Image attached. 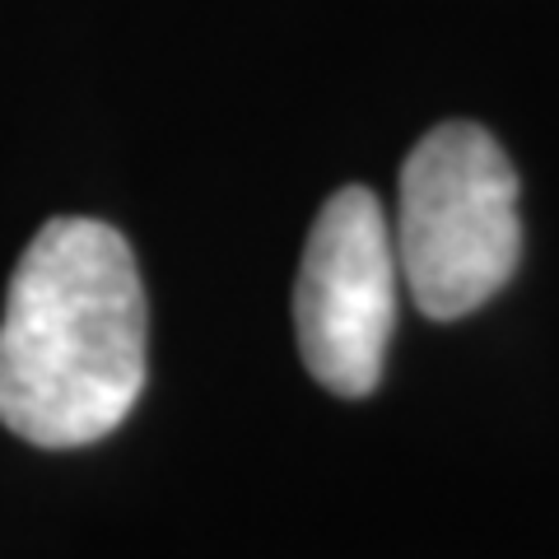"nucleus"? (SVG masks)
Returning <instances> with one entry per match:
<instances>
[{"instance_id": "f257e3e1", "label": "nucleus", "mask_w": 559, "mask_h": 559, "mask_svg": "<svg viewBox=\"0 0 559 559\" xmlns=\"http://www.w3.org/2000/svg\"><path fill=\"white\" fill-rule=\"evenodd\" d=\"M145 336L131 242L103 219H47L5 289L0 425L51 452L108 439L145 388Z\"/></svg>"}, {"instance_id": "f03ea898", "label": "nucleus", "mask_w": 559, "mask_h": 559, "mask_svg": "<svg viewBox=\"0 0 559 559\" xmlns=\"http://www.w3.org/2000/svg\"><path fill=\"white\" fill-rule=\"evenodd\" d=\"M396 266L415 308L452 322L485 308L522 257L518 173L476 121H443L401 168Z\"/></svg>"}, {"instance_id": "7ed1b4c3", "label": "nucleus", "mask_w": 559, "mask_h": 559, "mask_svg": "<svg viewBox=\"0 0 559 559\" xmlns=\"http://www.w3.org/2000/svg\"><path fill=\"white\" fill-rule=\"evenodd\" d=\"M396 242L369 187H341L312 219L294 280V331L308 373L336 396H369L396 326Z\"/></svg>"}]
</instances>
